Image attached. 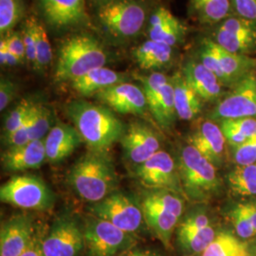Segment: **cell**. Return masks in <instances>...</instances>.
<instances>
[{
  "label": "cell",
  "instance_id": "ee69618b",
  "mask_svg": "<svg viewBox=\"0 0 256 256\" xmlns=\"http://www.w3.org/2000/svg\"><path fill=\"white\" fill-rule=\"evenodd\" d=\"M1 39H3L10 50L16 56H18L22 62L26 60V50L23 41L22 32H10Z\"/></svg>",
  "mask_w": 256,
  "mask_h": 256
},
{
  "label": "cell",
  "instance_id": "8992f818",
  "mask_svg": "<svg viewBox=\"0 0 256 256\" xmlns=\"http://www.w3.org/2000/svg\"><path fill=\"white\" fill-rule=\"evenodd\" d=\"M0 200L24 210H46L54 203V194L41 178L16 176L0 188Z\"/></svg>",
  "mask_w": 256,
  "mask_h": 256
},
{
  "label": "cell",
  "instance_id": "ffe728a7",
  "mask_svg": "<svg viewBox=\"0 0 256 256\" xmlns=\"http://www.w3.org/2000/svg\"><path fill=\"white\" fill-rule=\"evenodd\" d=\"M82 142V137L75 126L56 122L45 138L46 162H61L72 155Z\"/></svg>",
  "mask_w": 256,
  "mask_h": 256
},
{
  "label": "cell",
  "instance_id": "30bf717a",
  "mask_svg": "<svg viewBox=\"0 0 256 256\" xmlns=\"http://www.w3.org/2000/svg\"><path fill=\"white\" fill-rule=\"evenodd\" d=\"M138 180L148 190H166L186 198L178 164L169 153L160 150L135 170Z\"/></svg>",
  "mask_w": 256,
  "mask_h": 256
},
{
  "label": "cell",
  "instance_id": "f546056e",
  "mask_svg": "<svg viewBox=\"0 0 256 256\" xmlns=\"http://www.w3.org/2000/svg\"><path fill=\"white\" fill-rule=\"evenodd\" d=\"M230 191L240 196H256V164L238 166L227 176Z\"/></svg>",
  "mask_w": 256,
  "mask_h": 256
},
{
  "label": "cell",
  "instance_id": "f907efd6",
  "mask_svg": "<svg viewBox=\"0 0 256 256\" xmlns=\"http://www.w3.org/2000/svg\"><path fill=\"white\" fill-rule=\"evenodd\" d=\"M120 256H160L156 252L148 250H140V248H130Z\"/></svg>",
  "mask_w": 256,
  "mask_h": 256
},
{
  "label": "cell",
  "instance_id": "f1b7e54d",
  "mask_svg": "<svg viewBox=\"0 0 256 256\" xmlns=\"http://www.w3.org/2000/svg\"><path fill=\"white\" fill-rule=\"evenodd\" d=\"M223 50L238 54L248 55L256 54V36L238 34L216 28L210 37Z\"/></svg>",
  "mask_w": 256,
  "mask_h": 256
},
{
  "label": "cell",
  "instance_id": "681fc988",
  "mask_svg": "<svg viewBox=\"0 0 256 256\" xmlns=\"http://www.w3.org/2000/svg\"><path fill=\"white\" fill-rule=\"evenodd\" d=\"M20 256H45L42 248V241L36 238L32 245Z\"/></svg>",
  "mask_w": 256,
  "mask_h": 256
},
{
  "label": "cell",
  "instance_id": "74e56055",
  "mask_svg": "<svg viewBox=\"0 0 256 256\" xmlns=\"http://www.w3.org/2000/svg\"><path fill=\"white\" fill-rule=\"evenodd\" d=\"M230 220L232 221L236 236L242 240H250L256 236V230L246 216L239 209L238 205L229 212Z\"/></svg>",
  "mask_w": 256,
  "mask_h": 256
},
{
  "label": "cell",
  "instance_id": "d590c367",
  "mask_svg": "<svg viewBox=\"0 0 256 256\" xmlns=\"http://www.w3.org/2000/svg\"><path fill=\"white\" fill-rule=\"evenodd\" d=\"M144 196L162 208L182 218L184 209L182 196L166 190H150Z\"/></svg>",
  "mask_w": 256,
  "mask_h": 256
},
{
  "label": "cell",
  "instance_id": "52a82bcc",
  "mask_svg": "<svg viewBox=\"0 0 256 256\" xmlns=\"http://www.w3.org/2000/svg\"><path fill=\"white\" fill-rule=\"evenodd\" d=\"M82 232L88 256H120L134 243L131 234L92 214L84 221Z\"/></svg>",
  "mask_w": 256,
  "mask_h": 256
},
{
  "label": "cell",
  "instance_id": "5bb4252c",
  "mask_svg": "<svg viewBox=\"0 0 256 256\" xmlns=\"http://www.w3.org/2000/svg\"><path fill=\"white\" fill-rule=\"evenodd\" d=\"M34 239L32 218L28 214L14 216L1 225L0 256H20Z\"/></svg>",
  "mask_w": 256,
  "mask_h": 256
},
{
  "label": "cell",
  "instance_id": "8d00e7d4",
  "mask_svg": "<svg viewBox=\"0 0 256 256\" xmlns=\"http://www.w3.org/2000/svg\"><path fill=\"white\" fill-rule=\"evenodd\" d=\"M210 225V218L204 210H192L183 218L180 223H178L176 234V236L192 234L205 229Z\"/></svg>",
  "mask_w": 256,
  "mask_h": 256
},
{
  "label": "cell",
  "instance_id": "8fae6325",
  "mask_svg": "<svg viewBox=\"0 0 256 256\" xmlns=\"http://www.w3.org/2000/svg\"><path fill=\"white\" fill-rule=\"evenodd\" d=\"M86 248L84 232L76 220L63 216L55 220L42 241L45 256H79Z\"/></svg>",
  "mask_w": 256,
  "mask_h": 256
},
{
  "label": "cell",
  "instance_id": "d4e9b609",
  "mask_svg": "<svg viewBox=\"0 0 256 256\" xmlns=\"http://www.w3.org/2000/svg\"><path fill=\"white\" fill-rule=\"evenodd\" d=\"M220 66L225 78V88H232L250 74L256 72V59L248 55L232 54L216 44Z\"/></svg>",
  "mask_w": 256,
  "mask_h": 256
},
{
  "label": "cell",
  "instance_id": "f6af8a7d",
  "mask_svg": "<svg viewBox=\"0 0 256 256\" xmlns=\"http://www.w3.org/2000/svg\"><path fill=\"white\" fill-rule=\"evenodd\" d=\"M220 128L224 134V137L226 138L227 144L232 148L238 147L247 140V138L245 137L238 128H236L232 122L230 120H225L218 122Z\"/></svg>",
  "mask_w": 256,
  "mask_h": 256
},
{
  "label": "cell",
  "instance_id": "484cf974",
  "mask_svg": "<svg viewBox=\"0 0 256 256\" xmlns=\"http://www.w3.org/2000/svg\"><path fill=\"white\" fill-rule=\"evenodd\" d=\"M146 102L147 108L156 124L162 129H171L178 118L171 79H169L156 96L148 99Z\"/></svg>",
  "mask_w": 256,
  "mask_h": 256
},
{
  "label": "cell",
  "instance_id": "6da1fadb",
  "mask_svg": "<svg viewBox=\"0 0 256 256\" xmlns=\"http://www.w3.org/2000/svg\"><path fill=\"white\" fill-rule=\"evenodd\" d=\"M66 112L90 151L108 153L126 131L122 122L104 106L78 100L68 104Z\"/></svg>",
  "mask_w": 256,
  "mask_h": 256
},
{
  "label": "cell",
  "instance_id": "e575fe53",
  "mask_svg": "<svg viewBox=\"0 0 256 256\" xmlns=\"http://www.w3.org/2000/svg\"><path fill=\"white\" fill-rule=\"evenodd\" d=\"M36 104L30 99H22L14 110L10 111L4 122V136L14 132L27 122Z\"/></svg>",
  "mask_w": 256,
  "mask_h": 256
},
{
  "label": "cell",
  "instance_id": "e0dca14e",
  "mask_svg": "<svg viewBox=\"0 0 256 256\" xmlns=\"http://www.w3.org/2000/svg\"><path fill=\"white\" fill-rule=\"evenodd\" d=\"M187 32V26L165 7L154 10L148 19V39L176 48L185 41Z\"/></svg>",
  "mask_w": 256,
  "mask_h": 256
},
{
  "label": "cell",
  "instance_id": "2e32d148",
  "mask_svg": "<svg viewBox=\"0 0 256 256\" xmlns=\"http://www.w3.org/2000/svg\"><path fill=\"white\" fill-rule=\"evenodd\" d=\"M188 142L216 168L222 166L227 142L218 122L210 119L202 120L189 136Z\"/></svg>",
  "mask_w": 256,
  "mask_h": 256
},
{
  "label": "cell",
  "instance_id": "ab89813d",
  "mask_svg": "<svg viewBox=\"0 0 256 256\" xmlns=\"http://www.w3.org/2000/svg\"><path fill=\"white\" fill-rule=\"evenodd\" d=\"M232 158L238 166L256 164V135L248 138L238 147L232 148Z\"/></svg>",
  "mask_w": 256,
  "mask_h": 256
},
{
  "label": "cell",
  "instance_id": "4fadbf2b",
  "mask_svg": "<svg viewBox=\"0 0 256 256\" xmlns=\"http://www.w3.org/2000/svg\"><path fill=\"white\" fill-rule=\"evenodd\" d=\"M95 97L110 110L120 114L142 116L148 108L142 88L131 82L112 86L97 93Z\"/></svg>",
  "mask_w": 256,
  "mask_h": 256
},
{
  "label": "cell",
  "instance_id": "60d3db41",
  "mask_svg": "<svg viewBox=\"0 0 256 256\" xmlns=\"http://www.w3.org/2000/svg\"><path fill=\"white\" fill-rule=\"evenodd\" d=\"M22 36L26 50V60L28 64H32L34 68L36 63V37L34 30L32 27V23L30 18L26 20L22 28Z\"/></svg>",
  "mask_w": 256,
  "mask_h": 256
},
{
  "label": "cell",
  "instance_id": "f5cc1de1",
  "mask_svg": "<svg viewBox=\"0 0 256 256\" xmlns=\"http://www.w3.org/2000/svg\"><path fill=\"white\" fill-rule=\"evenodd\" d=\"M100 1V3H101V5L102 4H106V3H108V2H111V1H115V0H99Z\"/></svg>",
  "mask_w": 256,
  "mask_h": 256
},
{
  "label": "cell",
  "instance_id": "d6986e66",
  "mask_svg": "<svg viewBox=\"0 0 256 256\" xmlns=\"http://www.w3.org/2000/svg\"><path fill=\"white\" fill-rule=\"evenodd\" d=\"M46 160L45 138L30 142L22 146L9 148L1 155L2 167L8 172L38 169Z\"/></svg>",
  "mask_w": 256,
  "mask_h": 256
},
{
  "label": "cell",
  "instance_id": "ac0fdd59",
  "mask_svg": "<svg viewBox=\"0 0 256 256\" xmlns=\"http://www.w3.org/2000/svg\"><path fill=\"white\" fill-rule=\"evenodd\" d=\"M183 76L202 101L218 102L224 96L223 84L220 79L194 57L183 66Z\"/></svg>",
  "mask_w": 256,
  "mask_h": 256
},
{
  "label": "cell",
  "instance_id": "5b68a950",
  "mask_svg": "<svg viewBox=\"0 0 256 256\" xmlns=\"http://www.w3.org/2000/svg\"><path fill=\"white\" fill-rule=\"evenodd\" d=\"M150 14L142 0H115L100 5L99 22L110 36L128 40L137 36L148 23Z\"/></svg>",
  "mask_w": 256,
  "mask_h": 256
},
{
  "label": "cell",
  "instance_id": "7bdbcfd3",
  "mask_svg": "<svg viewBox=\"0 0 256 256\" xmlns=\"http://www.w3.org/2000/svg\"><path fill=\"white\" fill-rule=\"evenodd\" d=\"M234 14L256 23V0H230Z\"/></svg>",
  "mask_w": 256,
  "mask_h": 256
},
{
  "label": "cell",
  "instance_id": "ba28073f",
  "mask_svg": "<svg viewBox=\"0 0 256 256\" xmlns=\"http://www.w3.org/2000/svg\"><path fill=\"white\" fill-rule=\"evenodd\" d=\"M88 210L92 216L131 234L138 230L144 221L142 203L126 192L115 191L101 202L93 203Z\"/></svg>",
  "mask_w": 256,
  "mask_h": 256
},
{
  "label": "cell",
  "instance_id": "7dc6e473",
  "mask_svg": "<svg viewBox=\"0 0 256 256\" xmlns=\"http://www.w3.org/2000/svg\"><path fill=\"white\" fill-rule=\"evenodd\" d=\"M0 63L4 66H14L23 63L18 56L10 50L3 39L0 41Z\"/></svg>",
  "mask_w": 256,
  "mask_h": 256
},
{
  "label": "cell",
  "instance_id": "1f68e13d",
  "mask_svg": "<svg viewBox=\"0 0 256 256\" xmlns=\"http://www.w3.org/2000/svg\"><path fill=\"white\" fill-rule=\"evenodd\" d=\"M216 236V230L210 225L202 230L176 236V243L183 252L187 254H202L207 248Z\"/></svg>",
  "mask_w": 256,
  "mask_h": 256
},
{
  "label": "cell",
  "instance_id": "44dd1931",
  "mask_svg": "<svg viewBox=\"0 0 256 256\" xmlns=\"http://www.w3.org/2000/svg\"><path fill=\"white\" fill-rule=\"evenodd\" d=\"M142 206L144 218L148 228L155 234L156 238L164 243L165 247H169L180 218L156 205L146 196L142 202Z\"/></svg>",
  "mask_w": 256,
  "mask_h": 256
},
{
  "label": "cell",
  "instance_id": "c3c4849f",
  "mask_svg": "<svg viewBox=\"0 0 256 256\" xmlns=\"http://www.w3.org/2000/svg\"><path fill=\"white\" fill-rule=\"evenodd\" d=\"M239 209L246 216L248 220L252 224L256 230V200H247L238 204Z\"/></svg>",
  "mask_w": 256,
  "mask_h": 256
},
{
  "label": "cell",
  "instance_id": "d6a6232c",
  "mask_svg": "<svg viewBox=\"0 0 256 256\" xmlns=\"http://www.w3.org/2000/svg\"><path fill=\"white\" fill-rule=\"evenodd\" d=\"M30 18L32 23L36 37V63L34 68L38 72H44L52 60V45L48 41V37L44 25L36 16H32Z\"/></svg>",
  "mask_w": 256,
  "mask_h": 256
},
{
  "label": "cell",
  "instance_id": "277c9868",
  "mask_svg": "<svg viewBox=\"0 0 256 256\" xmlns=\"http://www.w3.org/2000/svg\"><path fill=\"white\" fill-rule=\"evenodd\" d=\"M178 168L187 198L192 202H207L221 192L222 182L216 167L192 146L183 147Z\"/></svg>",
  "mask_w": 256,
  "mask_h": 256
},
{
  "label": "cell",
  "instance_id": "7a4b0ae2",
  "mask_svg": "<svg viewBox=\"0 0 256 256\" xmlns=\"http://www.w3.org/2000/svg\"><path fill=\"white\" fill-rule=\"evenodd\" d=\"M68 182L79 198L92 204L115 192L118 184L110 154L90 150L70 168Z\"/></svg>",
  "mask_w": 256,
  "mask_h": 256
},
{
  "label": "cell",
  "instance_id": "db71d44e",
  "mask_svg": "<svg viewBox=\"0 0 256 256\" xmlns=\"http://www.w3.org/2000/svg\"><path fill=\"white\" fill-rule=\"evenodd\" d=\"M250 256V254H248V256Z\"/></svg>",
  "mask_w": 256,
  "mask_h": 256
},
{
  "label": "cell",
  "instance_id": "7402d4cb",
  "mask_svg": "<svg viewBox=\"0 0 256 256\" xmlns=\"http://www.w3.org/2000/svg\"><path fill=\"white\" fill-rule=\"evenodd\" d=\"M174 54V46L151 39H147L133 50V57L138 66L142 70L153 72L172 64Z\"/></svg>",
  "mask_w": 256,
  "mask_h": 256
},
{
  "label": "cell",
  "instance_id": "4dcf8cb0",
  "mask_svg": "<svg viewBox=\"0 0 256 256\" xmlns=\"http://www.w3.org/2000/svg\"><path fill=\"white\" fill-rule=\"evenodd\" d=\"M54 120L52 110L46 106L36 102L28 120L30 142L44 140L54 126Z\"/></svg>",
  "mask_w": 256,
  "mask_h": 256
},
{
  "label": "cell",
  "instance_id": "4316f807",
  "mask_svg": "<svg viewBox=\"0 0 256 256\" xmlns=\"http://www.w3.org/2000/svg\"><path fill=\"white\" fill-rule=\"evenodd\" d=\"M192 16L202 25H218L234 14L230 0H189Z\"/></svg>",
  "mask_w": 256,
  "mask_h": 256
},
{
  "label": "cell",
  "instance_id": "7c38bea8",
  "mask_svg": "<svg viewBox=\"0 0 256 256\" xmlns=\"http://www.w3.org/2000/svg\"><path fill=\"white\" fill-rule=\"evenodd\" d=\"M120 142L126 158L137 166L152 158L160 147L155 130L140 120L128 124Z\"/></svg>",
  "mask_w": 256,
  "mask_h": 256
},
{
  "label": "cell",
  "instance_id": "cb8c5ba5",
  "mask_svg": "<svg viewBox=\"0 0 256 256\" xmlns=\"http://www.w3.org/2000/svg\"><path fill=\"white\" fill-rule=\"evenodd\" d=\"M170 79L174 88V106L178 118L183 120L196 118L202 112V98L185 80L182 70L176 72Z\"/></svg>",
  "mask_w": 256,
  "mask_h": 256
},
{
  "label": "cell",
  "instance_id": "83f0119b",
  "mask_svg": "<svg viewBox=\"0 0 256 256\" xmlns=\"http://www.w3.org/2000/svg\"><path fill=\"white\" fill-rule=\"evenodd\" d=\"M250 254L248 242L227 230L216 232L214 239L202 256H246Z\"/></svg>",
  "mask_w": 256,
  "mask_h": 256
},
{
  "label": "cell",
  "instance_id": "b9f144b4",
  "mask_svg": "<svg viewBox=\"0 0 256 256\" xmlns=\"http://www.w3.org/2000/svg\"><path fill=\"white\" fill-rule=\"evenodd\" d=\"M18 84L7 77H1L0 80V110L4 111L18 95Z\"/></svg>",
  "mask_w": 256,
  "mask_h": 256
},
{
  "label": "cell",
  "instance_id": "9a60e30c",
  "mask_svg": "<svg viewBox=\"0 0 256 256\" xmlns=\"http://www.w3.org/2000/svg\"><path fill=\"white\" fill-rule=\"evenodd\" d=\"M46 22L56 28L80 27L88 22L86 0H38Z\"/></svg>",
  "mask_w": 256,
  "mask_h": 256
},
{
  "label": "cell",
  "instance_id": "816d5d0a",
  "mask_svg": "<svg viewBox=\"0 0 256 256\" xmlns=\"http://www.w3.org/2000/svg\"><path fill=\"white\" fill-rule=\"evenodd\" d=\"M248 252L252 256H256V236L248 242Z\"/></svg>",
  "mask_w": 256,
  "mask_h": 256
},
{
  "label": "cell",
  "instance_id": "f35d334b",
  "mask_svg": "<svg viewBox=\"0 0 256 256\" xmlns=\"http://www.w3.org/2000/svg\"><path fill=\"white\" fill-rule=\"evenodd\" d=\"M218 28L234 34L256 36V23L236 14H232L222 21Z\"/></svg>",
  "mask_w": 256,
  "mask_h": 256
},
{
  "label": "cell",
  "instance_id": "9c48e42d",
  "mask_svg": "<svg viewBox=\"0 0 256 256\" xmlns=\"http://www.w3.org/2000/svg\"><path fill=\"white\" fill-rule=\"evenodd\" d=\"M242 118L256 119V72L230 88L208 115V119L216 122Z\"/></svg>",
  "mask_w": 256,
  "mask_h": 256
},
{
  "label": "cell",
  "instance_id": "603a6c76",
  "mask_svg": "<svg viewBox=\"0 0 256 256\" xmlns=\"http://www.w3.org/2000/svg\"><path fill=\"white\" fill-rule=\"evenodd\" d=\"M128 75L118 72L106 66L94 68L82 77L75 79L72 88L79 95L84 97L95 96L97 93L115 86L117 84L126 82Z\"/></svg>",
  "mask_w": 256,
  "mask_h": 256
},
{
  "label": "cell",
  "instance_id": "836d02e7",
  "mask_svg": "<svg viewBox=\"0 0 256 256\" xmlns=\"http://www.w3.org/2000/svg\"><path fill=\"white\" fill-rule=\"evenodd\" d=\"M23 0H0V32L3 36L10 34L24 18Z\"/></svg>",
  "mask_w": 256,
  "mask_h": 256
},
{
  "label": "cell",
  "instance_id": "bcb514c9",
  "mask_svg": "<svg viewBox=\"0 0 256 256\" xmlns=\"http://www.w3.org/2000/svg\"><path fill=\"white\" fill-rule=\"evenodd\" d=\"M230 120L247 138L256 136V118H242V119Z\"/></svg>",
  "mask_w": 256,
  "mask_h": 256
},
{
  "label": "cell",
  "instance_id": "3957f363",
  "mask_svg": "<svg viewBox=\"0 0 256 256\" xmlns=\"http://www.w3.org/2000/svg\"><path fill=\"white\" fill-rule=\"evenodd\" d=\"M106 50L95 37L74 34L61 44L55 68L56 82H72L94 68L104 66Z\"/></svg>",
  "mask_w": 256,
  "mask_h": 256
}]
</instances>
